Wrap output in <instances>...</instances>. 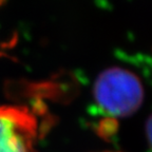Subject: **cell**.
<instances>
[{
	"label": "cell",
	"mask_w": 152,
	"mask_h": 152,
	"mask_svg": "<svg viewBox=\"0 0 152 152\" xmlns=\"http://www.w3.org/2000/svg\"><path fill=\"white\" fill-rule=\"evenodd\" d=\"M94 99L104 113L125 117L134 113L142 102V83L132 72L112 68L99 75L94 86Z\"/></svg>",
	"instance_id": "1"
},
{
	"label": "cell",
	"mask_w": 152,
	"mask_h": 152,
	"mask_svg": "<svg viewBox=\"0 0 152 152\" xmlns=\"http://www.w3.org/2000/svg\"><path fill=\"white\" fill-rule=\"evenodd\" d=\"M38 123L24 106H0V152H34Z\"/></svg>",
	"instance_id": "2"
},
{
	"label": "cell",
	"mask_w": 152,
	"mask_h": 152,
	"mask_svg": "<svg viewBox=\"0 0 152 152\" xmlns=\"http://www.w3.org/2000/svg\"><path fill=\"white\" fill-rule=\"evenodd\" d=\"M108 152H112V151H108Z\"/></svg>",
	"instance_id": "3"
}]
</instances>
